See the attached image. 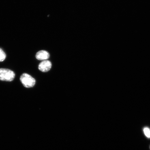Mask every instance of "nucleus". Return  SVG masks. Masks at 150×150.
I'll use <instances>...</instances> for the list:
<instances>
[{
    "mask_svg": "<svg viewBox=\"0 0 150 150\" xmlns=\"http://www.w3.org/2000/svg\"><path fill=\"white\" fill-rule=\"evenodd\" d=\"M15 74L13 71L6 69H0V80L11 81L14 80Z\"/></svg>",
    "mask_w": 150,
    "mask_h": 150,
    "instance_id": "nucleus-1",
    "label": "nucleus"
},
{
    "mask_svg": "<svg viewBox=\"0 0 150 150\" xmlns=\"http://www.w3.org/2000/svg\"><path fill=\"white\" fill-rule=\"evenodd\" d=\"M52 66L51 62L49 61L45 60L40 63L39 65L38 68L42 72H47L51 69Z\"/></svg>",
    "mask_w": 150,
    "mask_h": 150,
    "instance_id": "nucleus-3",
    "label": "nucleus"
},
{
    "mask_svg": "<svg viewBox=\"0 0 150 150\" xmlns=\"http://www.w3.org/2000/svg\"><path fill=\"white\" fill-rule=\"evenodd\" d=\"M6 57V55L5 52L3 50L0 48V62H2L4 60Z\"/></svg>",
    "mask_w": 150,
    "mask_h": 150,
    "instance_id": "nucleus-5",
    "label": "nucleus"
},
{
    "mask_svg": "<svg viewBox=\"0 0 150 150\" xmlns=\"http://www.w3.org/2000/svg\"><path fill=\"white\" fill-rule=\"evenodd\" d=\"M20 79L24 87L27 88L33 87L35 83V79L30 75L25 73L21 75Z\"/></svg>",
    "mask_w": 150,
    "mask_h": 150,
    "instance_id": "nucleus-2",
    "label": "nucleus"
},
{
    "mask_svg": "<svg viewBox=\"0 0 150 150\" xmlns=\"http://www.w3.org/2000/svg\"><path fill=\"white\" fill-rule=\"evenodd\" d=\"M50 55L48 52L45 50H42L37 52L36 58L39 60H47L49 58Z\"/></svg>",
    "mask_w": 150,
    "mask_h": 150,
    "instance_id": "nucleus-4",
    "label": "nucleus"
},
{
    "mask_svg": "<svg viewBox=\"0 0 150 150\" xmlns=\"http://www.w3.org/2000/svg\"><path fill=\"white\" fill-rule=\"evenodd\" d=\"M144 134L148 138H150V129L149 127H145L143 130Z\"/></svg>",
    "mask_w": 150,
    "mask_h": 150,
    "instance_id": "nucleus-6",
    "label": "nucleus"
}]
</instances>
